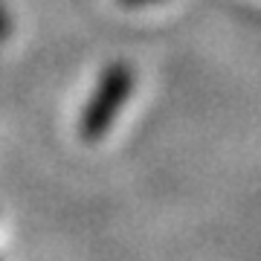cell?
<instances>
[{"label": "cell", "instance_id": "3", "mask_svg": "<svg viewBox=\"0 0 261 261\" xmlns=\"http://www.w3.org/2000/svg\"><path fill=\"white\" fill-rule=\"evenodd\" d=\"M122 6H157V3H166V0H119Z\"/></svg>", "mask_w": 261, "mask_h": 261}, {"label": "cell", "instance_id": "2", "mask_svg": "<svg viewBox=\"0 0 261 261\" xmlns=\"http://www.w3.org/2000/svg\"><path fill=\"white\" fill-rule=\"evenodd\" d=\"M9 35V15H6V6L0 3V41Z\"/></svg>", "mask_w": 261, "mask_h": 261}, {"label": "cell", "instance_id": "1", "mask_svg": "<svg viewBox=\"0 0 261 261\" xmlns=\"http://www.w3.org/2000/svg\"><path fill=\"white\" fill-rule=\"evenodd\" d=\"M137 90V70L128 61H113L102 70L93 93L87 96L82 113H79V140L82 142H99L111 134L113 122L125 111L130 93Z\"/></svg>", "mask_w": 261, "mask_h": 261}]
</instances>
